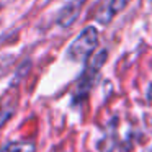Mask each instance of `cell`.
<instances>
[{
    "mask_svg": "<svg viewBox=\"0 0 152 152\" xmlns=\"http://www.w3.org/2000/svg\"><path fill=\"white\" fill-rule=\"evenodd\" d=\"M36 144L33 141H13L5 144L0 149V152H34Z\"/></svg>",
    "mask_w": 152,
    "mask_h": 152,
    "instance_id": "3",
    "label": "cell"
},
{
    "mask_svg": "<svg viewBox=\"0 0 152 152\" xmlns=\"http://www.w3.org/2000/svg\"><path fill=\"white\" fill-rule=\"evenodd\" d=\"M129 0H111L110 2V7H108V12H110V17L115 13H118V12H121L123 8L128 5Z\"/></svg>",
    "mask_w": 152,
    "mask_h": 152,
    "instance_id": "4",
    "label": "cell"
},
{
    "mask_svg": "<svg viewBox=\"0 0 152 152\" xmlns=\"http://www.w3.org/2000/svg\"><path fill=\"white\" fill-rule=\"evenodd\" d=\"M80 4H82L80 0H74V2H69L66 7H62V10L57 15V23H59V26L69 28L75 23L77 17L80 13V8H82Z\"/></svg>",
    "mask_w": 152,
    "mask_h": 152,
    "instance_id": "2",
    "label": "cell"
},
{
    "mask_svg": "<svg viewBox=\"0 0 152 152\" xmlns=\"http://www.w3.org/2000/svg\"><path fill=\"white\" fill-rule=\"evenodd\" d=\"M96 44H98V33L93 26H88L72 41V44L67 49V56L72 61L82 62L88 59V56L95 51Z\"/></svg>",
    "mask_w": 152,
    "mask_h": 152,
    "instance_id": "1",
    "label": "cell"
}]
</instances>
